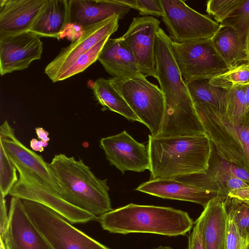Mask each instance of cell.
Returning a JSON list of instances; mask_svg holds the SVG:
<instances>
[{
    "instance_id": "1",
    "label": "cell",
    "mask_w": 249,
    "mask_h": 249,
    "mask_svg": "<svg viewBox=\"0 0 249 249\" xmlns=\"http://www.w3.org/2000/svg\"><path fill=\"white\" fill-rule=\"evenodd\" d=\"M156 79L163 93L165 110L157 137L204 133L194 105L173 55L171 39L159 28L155 47Z\"/></svg>"
},
{
    "instance_id": "2",
    "label": "cell",
    "mask_w": 249,
    "mask_h": 249,
    "mask_svg": "<svg viewBox=\"0 0 249 249\" xmlns=\"http://www.w3.org/2000/svg\"><path fill=\"white\" fill-rule=\"evenodd\" d=\"M150 180L175 179L203 173L210 165L213 145L205 133L169 137L148 135Z\"/></svg>"
},
{
    "instance_id": "3",
    "label": "cell",
    "mask_w": 249,
    "mask_h": 249,
    "mask_svg": "<svg viewBox=\"0 0 249 249\" xmlns=\"http://www.w3.org/2000/svg\"><path fill=\"white\" fill-rule=\"evenodd\" d=\"M102 229L112 233L184 235L195 223L185 211L169 207L129 203L97 217Z\"/></svg>"
},
{
    "instance_id": "4",
    "label": "cell",
    "mask_w": 249,
    "mask_h": 249,
    "mask_svg": "<svg viewBox=\"0 0 249 249\" xmlns=\"http://www.w3.org/2000/svg\"><path fill=\"white\" fill-rule=\"evenodd\" d=\"M49 166L67 202L96 217L112 210L107 179L97 178L82 159L58 154Z\"/></svg>"
},
{
    "instance_id": "5",
    "label": "cell",
    "mask_w": 249,
    "mask_h": 249,
    "mask_svg": "<svg viewBox=\"0 0 249 249\" xmlns=\"http://www.w3.org/2000/svg\"><path fill=\"white\" fill-rule=\"evenodd\" d=\"M194 107L219 157L249 172V107L239 120L231 119L209 105L194 104Z\"/></svg>"
},
{
    "instance_id": "6",
    "label": "cell",
    "mask_w": 249,
    "mask_h": 249,
    "mask_svg": "<svg viewBox=\"0 0 249 249\" xmlns=\"http://www.w3.org/2000/svg\"><path fill=\"white\" fill-rule=\"evenodd\" d=\"M109 79L112 86L122 96L134 113L157 137L160 133L165 110L163 93L142 74Z\"/></svg>"
},
{
    "instance_id": "7",
    "label": "cell",
    "mask_w": 249,
    "mask_h": 249,
    "mask_svg": "<svg viewBox=\"0 0 249 249\" xmlns=\"http://www.w3.org/2000/svg\"><path fill=\"white\" fill-rule=\"evenodd\" d=\"M22 200L30 219L53 249H110L72 226L53 210L34 201Z\"/></svg>"
},
{
    "instance_id": "8",
    "label": "cell",
    "mask_w": 249,
    "mask_h": 249,
    "mask_svg": "<svg viewBox=\"0 0 249 249\" xmlns=\"http://www.w3.org/2000/svg\"><path fill=\"white\" fill-rule=\"evenodd\" d=\"M174 56L185 81L212 78L230 69L211 38L178 43L171 40Z\"/></svg>"
},
{
    "instance_id": "9",
    "label": "cell",
    "mask_w": 249,
    "mask_h": 249,
    "mask_svg": "<svg viewBox=\"0 0 249 249\" xmlns=\"http://www.w3.org/2000/svg\"><path fill=\"white\" fill-rule=\"evenodd\" d=\"M163 21L171 40L178 43L211 38L220 24L181 0H160Z\"/></svg>"
},
{
    "instance_id": "10",
    "label": "cell",
    "mask_w": 249,
    "mask_h": 249,
    "mask_svg": "<svg viewBox=\"0 0 249 249\" xmlns=\"http://www.w3.org/2000/svg\"><path fill=\"white\" fill-rule=\"evenodd\" d=\"M18 172L19 177L9 193L11 196L41 204L71 223H85L97 218L67 202L35 174L23 171Z\"/></svg>"
},
{
    "instance_id": "11",
    "label": "cell",
    "mask_w": 249,
    "mask_h": 249,
    "mask_svg": "<svg viewBox=\"0 0 249 249\" xmlns=\"http://www.w3.org/2000/svg\"><path fill=\"white\" fill-rule=\"evenodd\" d=\"M118 15L83 28L81 35L68 46L62 48L58 54L46 67L44 72L55 82L58 77L66 71L79 56L84 54L107 36H110L119 27Z\"/></svg>"
},
{
    "instance_id": "12",
    "label": "cell",
    "mask_w": 249,
    "mask_h": 249,
    "mask_svg": "<svg viewBox=\"0 0 249 249\" xmlns=\"http://www.w3.org/2000/svg\"><path fill=\"white\" fill-rule=\"evenodd\" d=\"M100 146L110 164L123 174L126 171L142 172L150 169L147 146L136 141L125 130L101 138Z\"/></svg>"
},
{
    "instance_id": "13",
    "label": "cell",
    "mask_w": 249,
    "mask_h": 249,
    "mask_svg": "<svg viewBox=\"0 0 249 249\" xmlns=\"http://www.w3.org/2000/svg\"><path fill=\"white\" fill-rule=\"evenodd\" d=\"M160 23L152 16L134 18L122 36L135 56L141 73L146 77L156 78L155 47Z\"/></svg>"
},
{
    "instance_id": "14",
    "label": "cell",
    "mask_w": 249,
    "mask_h": 249,
    "mask_svg": "<svg viewBox=\"0 0 249 249\" xmlns=\"http://www.w3.org/2000/svg\"><path fill=\"white\" fill-rule=\"evenodd\" d=\"M0 241L5 249H53L30 219L22 199L14 196Z\"/></svg>"
},
{
    "instance_id": "15",
    "label": "cell",
    "mask_w": 249,
    "mask_h": 249,
    "mask_svg": "<svg viewBox=\"0 0 249 249\" xmlns=\"http://www.w3.org/2000/svg\"><path fill=\"white\" fill-rule=\"evenodd\" d=\"M0 144L18 171L33 173L59 194L60 189L49 166L39 155L22 144L7 120L0 126Z\"/></svg>"
},
{
    "instance_id": "16",
    "label": "cell",
    "mask_w": 249,
    "mask_h": 249,
    "mask_svg": "<svg viewBox=\"0 0 249 249\" xmlns=\"http://www.w3.org/2000/svg\"><path fill=\"white\" fill-rule=\"evenodd\" d=\"M40 37L28 31L0 38V75L25 70L34 60L40 59L43 52Z\"/></svg>"
},
{
    "instance_id": "17",
    "label": "cell",
    "mask_w": 249,
    "mask_h": 249,
    "mask_svg": "<svg viewBox=\"0 0 249 249\" xmlns=\"http://www.w3.org/2000/svg\"><path fill=\"white\" fill-rule=\"evenodd\" d=\"M48 0H0V39L30 31Z\"/></svg>"
},
{
    "instance_id": "18",
    "label": "cell",
    "mask_w": 249,
    "mask_h": 249,
    "mask_svg": "<svg viewBox=\"0 0 249 249\" xmlns=\"http://www.w3.org/2000/svg\"><path fill=\"white\" fill-rule=\"evenodd\" d=\"M135 190L164 199L197 203L204 208L213 198L224 197L218 193L175 179L149 180L140 184Z\"/></svg>"
},
{
    "instance_id": "19",
    "label": "cell",
    "mask_w": 249,
    "mask_h": 249,
    "mask_svg": "<svg viewBox=\"0 0 249 249\" xmlns=\"http://www.w3.org/2000/svg\"><path fill=\"white\" fill-rule=\"evenodd\" d=\"M130 10L117 0H70L68 24L83 29L114 15L119 16L121 19Z\"/></svg>"
},
{
    "instance_id": "20",
    "label": "cell",
    "mask_w": 249,
    "mask_h": 249,
    "mask_svg": "<svg viewBox=\"0 0 249 249\" xmlns=\"http://www.w3.org/2000/svg\"><path fill=\"white\" fill-rule=\"evenodd\" d=\"M226 198L219 196L211 200L196 220L199 225L204 249H225Z\"/></svg>"
},
{
    "instance_id": "21",
    "label": "cell",
    "mask_w": 249,
    "mask_h": 249,
    "mask_svg": "<svg viewBox=\"0 0 249 249\" xmlns=\"http://www.w3.org/2000/svg\"><path fill=\"white\" fill-rule=\"evenodd\" d=\"M98 60L113 77H124L142 74L131 49L122 38H109Z\"/></svg>"
},
{
    "instance_id": "22",
    "label": "cell",
    "mask_w": 249,
    "mask_h": 249,
    "mask_svg": "<svg viewBox=\"0 0 249 249\" xmlns=\"http://www.w3.org/2000/svg\"><path fill=\"white\" fill-rule=\"evenodd\" d=\"M69 20V0H48L30 31L40 37L59 38Z\"/></svg>"
},
{
    "instance_id": "23",
    "label": "cell",
    "mask_w": 249,
    "mask_h": 249,
    "mask_svg": "<svg viewBox=\"0 0 249 249\" xmlns=\"http://www.w3.org/2000/svg\"><path fill=\"white\" fill-rule=\"evenodd\" d=\"M211 39L216 51L230 68L249 62L247 43L233 28L220 24Z\"/></svg>"
},
{
    "instance_id": "24",
    "label": "cell",
    "mask_w": 249,
    "mask_h": 249,
    "mask_svg": "<svg viewBox=\"0 0 249 249\" xmlns=\"http://www.w3.org/2000/svg\"><path fill=\"white\" fill-rule=\"evenodd\" d=\"M92 89L96 99L102 107L103 111L109 110L129 121L140 122L124 98L112 86L109 79L99 78L93 83Z\"/></svg>"
},
{
    "instance_id": "25",
    "label": "cell",
    "mask_w": 249,
    "mask_h": 249,
    "mask_svg": "<svg viewBox=\"0 0 249 249\" xmlns=\"http://www.w3.org/2000/svg\"><path fill=\"white\" fill-rule=\"evenodd\" d=\"M210 78H200L186 82L194 104L210 105L219 110L228 90L212 85Z\"/></svg>"
},
{
    "instance_id": "26",
    "label": "cell",
    "mask_w": 249,
    "mask_h": 249,
    "mask_svg": "<svg viewBox=\"0 0 249 249\" xmlns=\"http://www.w3.org/2000/svg\"><path fill=\"white\" fill-rule=\"evenodd\" d=\"M245 85L236 86L228 90L224 102L218 110L231 119L239 120L247 111Z\"/></svg>"
},
{
    "instance_id": "27",
    "label": "cell",
    "mask_w": 249,
    "mask_h": 249,
    "mask_svg": "<svg viewBox=\"0 0 249 249\" xmlns=\"http://www.w3.org/2000/svg\"><path fill=\"white\" fill-rule=\"evenodd\" d=\"M210 84L214 86L229 90L241 85L249 84V62L240 64L229 70L210 79Z\"/></svg>"
},
{
    "instance_id": "28",
    "label": "cell",
    "mask_w": 249,
    "mask_h": 249,
    "mask_svg": "<svg viewBox=\"0 0 249 249\" xmlns=\"http://www.w3.org/2000/svg\"><path fill=\"white\" fill-rule=\"evenodd\" d=\"M227 213L233 218L243 240L249 242V206L235 198L224 200Z\"/></svg>"
},
{
    "instance_id": "29",
    "label": "cell",
    "mask_w": 249,
    "mask_h": 249,
    "mask_svg": "<svg viewBox=\"0 0 249 249\" xmlns=\"http://www.w3.org/2000/svg\"><path fill=\"white\" fill-rule=\"evenodd\" d=\"M109 37H104L88 51L76 58L70 66L58 77L55 82L63 81L78 74L94 63L98 60L103 46Z\"/></svg>"
},
{
    "instance_id": "30",
    "label": "cell",
    "mask_w": 249,
    "mask_h": 249,
    "mask_svg": "<svg viewBox=\"0 0 249 249\" xmlns=\"http://www.w3.org/2000/svg\"><path fill=\"white\" fill-rule=\"evenodd\" d=\"M17 169L0 144V193L5 197L18 180Z\"/></svg>"
},
{
    "instance_id": "31",
    "label": "cell",
    "mask_w": 249,
    "mask_h": 249,
    "mask_svg": "<svg viewBox=\"0 0 249 249\" xmlns=\"http://www.w3.org/2000/svg\"><path fill=\"white\" fill-rule=\"evenodd\" d=\"M220 24L233 28L247 43L249 36V0H244Z\"/></svg>"
},
{
    "instance_id": "32",
    "label": "cell",
    "mask_w": 249,
    "mask_h": 249,
    "mask_svg": "<svg viewBox=\"0 0 249 249\" xmlns=\"http://www.w3.org/2000/svg\"><path fill=\"white\" fill-rule=\"evenodd\" d=\"M244 0H209L207 2L206 11L221 24Z\"/></svg>"
},
{
    "instance_id": "33",
    "label": "cell",
    "mask_w": 249,
    "mask_h": 249,
    "mask_svg": "<svg viewBox=\"0 0 249 249\" xmlns=\"http://www.w3.org/2000/svg\"><path fill=\"white\" fill-rule=\"evenodd\" d=\"M209 168L219 173L232 176L249 184V172L236 165L216 158L213 150L210 160Z\"/></svg>"
},
{
    "instance_id": "34",
    "label": "cell",
    "mask_w": 249,
    "mask_h": 249,
    "mask_svg": "<svg viewBox=\"0 0 249 249\" xmlns=\"http://www.w3.org/2000/svg\"><path fill=\"white\" fill-rule=\"evenodd\" d=\"M121 4L137 10L143 16L161 17L163 11L160 0H117Z\"/></svg>"
},
{
    "instance_id": "35",
    "label": "cell",
    "mask_w": 249,
    "mask_h": 249,
    "mask_svg": "<svg viewBox=\"0 0 249 249\" xmlns=\"http://www.w3.org/2000/svg\"><path fill=\"white\" fill-rule=\"evenodd\" d=\"M244 241L233 218L227 213L225 249H241Z\"/></svg>"
},
{
    "instance_id": "36",
    "label": "cell",
    "mask_w": 249,
    "mask_h": 249,
    "mask_svg": "<svg viewBox=\"0 0 249 249\" xmlns=\"http://www.w3.org/2000/svg\"><path fill=\"white\" fill-rule=\"evenodd\" d=\"M187 249H204L199 225L196 221L188 236Z\"/></svg>"
},
{
    "instance_id": "37",
    "label": "cell",
    "mask_w": 249,
    "mask_h": 249,
    "mask_svg": "<svg viewBox=\"0 0 249 249\" xmlns=\"http://www.w3.org/2000/svg\"><path fill=\"white\" fill-rule=\"evenodd\" d=\"M8 220L5 196L0 193V233L1 234L6 227Z\"/></svg>"
},
{
    "instance_id": "38",
    "label": "cell",
    "mask_w": 249,
    "mask_h": 249,
    "mask_svg": "<svg viewBox=\"0 0 249 249\" xmlns=\"http://www.w3.org/2000/svg\"><path fill=\"white\" fill-rule=\"evenodd\" d=\"M227 196L241 201L247 200L249 199V186L231 190Z\"/></svg>"
},
{
    "instance_id": "39",
    "label": "cell",
    "mask_w": 249,
    "mask_h": 249,
    "mask_svg": "<svg viewBox=\"0 0 249 249\" xmlns=\"http://www.w3.org/2000/svg\"><path fill=\"white\" fill-rule=\"evenodd\" d=\"M30 146L33 151L42 152L44 147L48 145V142L42 140H37L36 139H32L30 142Z\"/></svg>"
},
{
    "instance_id": "40",
    "label": "cell",
    "mask_w": 249,
    "mask_h": 249,
    "mask_svg": "<svg viewBox=\"0 0 249 249\" xmlns=\"http://www.w3.org/2000/svg\"><path fill=\"white\" fill-rule=\"evenodd\" d=\"M36 134L40 140L49 142L50 138H49V132L46 131L42 127H37L35 129Z\"/></svg>"
},
{
    "instance_id": "41",
    "label": "cell",
    "mask_w": 249,
    "mask_h": 249,
    "mask_svg": "<svg viewBox=\"0 0 249 249\" xmlns=\"http://www.w3.org/2000/svg\"><path fill=\"white\" fill-rule=\"evenodd\" d=\"M245 96L247 108L249 107V84L245 86Z\"/></svg>"
},
{
    "instance_id": "42",
    "label": "cell",
    "mask_w": 249,
    "mask_h": 249,
    "mask_svg": "<svg viewBox=\"0 0 249 249\" xmlns=\"http://www.w3.org/2000/svg\"><path fill=\"white\" fill-rule=\"evenodd\" d=\"M152 249H175L168 246H159Z\"/></svg>"
},
{
    "instance_id": "43",
    "label": "cell",
    "mask_w": 249,
    "mask_h": 249,
    "mask_svg": "<svg viewBox=\"0 0 249 249\" xmlns=\"http://www.w3.org/2000/svg\"><path fill=\"white\" fill-rule=\"evenodd\" d=\"M249 246V242L244 240L241 249H248Z\"/></svg>"
},
{
    "instance_id": "44",
    "label": "cell",
    "mask_w": 249,
    "mask_h": 249,
    "mask_svg": "<svg viewBox=\"0 0 249 249\" xmlns=\"http://www.w3.org/2000/svg\"><path fill=\"white\" fill-rule=\"evenodd\" d=\"M247 47L248 52V53L249 55V37L247 39Z\"/></svg>"
},
{
    "instance_id": "45",
    "label": "cell",
    "mask_w": 249,
    "mask_h": 249,
    "mask_svg": "<svg viewBox=\"0 0 249 249\" xmlns=\"http://www.w3.org/2000/svg\"><path fill=\"white\" fill-rule=\"evenodd\" d=\"M0 249H5L3 242L0 241Z\"/></svg>"
},
{
    "instance_id": "46",
    "label": "cell",
    "mask_w": 249,
    "mask_h": 249,
    "mask_svg": "<svg viewBox=\"0 0 249 249\" xmlns=\"http://www.w3.org/2000/svg\"><path fill=\"white\" fill-rule=\"evenodd\" d=\"M242 201L244 202V203H245L248 206H249V199L248 200H247Z\"/></svg>"
},
{
    "instance_id": "47",
    "label": "cell",
    "mask_w": 249,
    "mask_h": 249,
    "mask_svg": "<svg viewBox=\"0 0 249 249\" xmlns=\"http://www.w3.org/2000/svg\"><path fill=\"white\" fill-rule=\"evenodd\" d=\"M248 249H249V247H248Z\"/></svg>"
}]
</instances>
